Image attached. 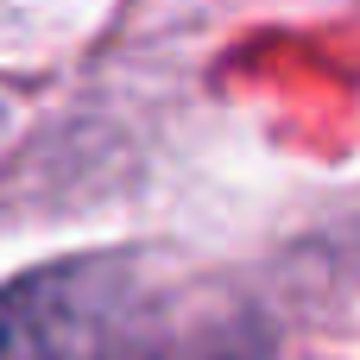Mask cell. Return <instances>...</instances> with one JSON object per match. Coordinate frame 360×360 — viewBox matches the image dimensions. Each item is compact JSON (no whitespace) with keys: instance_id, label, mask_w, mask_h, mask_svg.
<instances>
[{"instance_id":"obj_1","label":"cell","mask_w":360,"mask_h":360,"mask_svg":"<svg viewBox=\"0 0 360 360\" xmlns=\"http://www.w3.org/2000/svg\"><path fill=\"white\" fill-rule=\"evenodd\" d=\"M127 259H57L0 285V360H101L127 304Z\"/></svg>"},{"instance_id":"obj_2","label":"cell","mask_w":360,"mask_h":360,"mask_svg":"<svg viewBox=\"0 0 360 360\" xmlns=\"http://www.w3.org/2000/svg\"><path fill=\"white\" fill-rule=\"evenodd\" d=\"M133 360H259V329L253 323H196V329L152 342Z\"/></svg>"}]
</instances>
